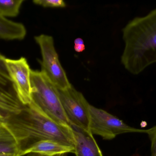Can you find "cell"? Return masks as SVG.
<instances>
[{"instance_id": "obj_14", "label": "cell", "mask_w": 156, "mask_h": 156, "mask_svg": "<svg viewBox=\"0 0 156 156\" xmlns=\"http://www.w3.org/2000/svg\"><path fill=\"white\" fill-rule=\"evenodd\" d=\"M35 4L45 7H65L66 3L63 0H35Z\"/></svg>"}, {"instance_id": "obj_18", "label": "cell", "mask_w": 156, "mask_h": 156, "mask_svg": "<svg viewBox=\"0 0 156 156\" xmlns=\"http://www.w3.org/2000/svg\"><path fill=\"white\" fill-rule=\"evenodd\" d=\"M0 156H18L17 155L11 154H0Z\"/></svg>"}, {"instance_id": "obj_19", "label": "cell", "mask_w": 156, "mask_h": 156, "mask_svg": "<svg viewBox=\"0 0 156 156\" xmlns=\"http://www.w3.org/2000/svg\"><path fill=\"white\" fill-rule=\"evenodd\" d=\"M26 156H44L38 154H29L27 155Z\"/></svg>"}, {"instance_id": "obj_5", "label": "cell", "mask_w": 156, "mask_h": 156, "mask_svg": "<svg viewBox=\"0 0 156 156\" xmlns=\"http://www.w3.org/2000/svg\"><path fill=\"white\" fill-rule=\"evenodd\" d=\"M89 132L100 136L104 140H111L117 135L128 133H144L146 130L131 127L114 115L90 104Z\"/></svg>"}, {"instance_id": "obj_11", "label": "cell", "mask_w": 156, "mask_h": 156, "mask_svg": "<svg viewBox=\"0 0 156 156\" xmlns=\"http://www.w3.org/2000/svg\"><path fill=\"white\" fill-rule=\"evenodd\" d=\"M26 33L23 24L0 16V38L5 40H22Z\"/></svg>"}, {"instance_id": "obj_17", "label": "cell", "mask_w": 156, "mask_h": 156, "mask_svg": "<svg viewBox=\"0 0 156 156\" xmlns=\"http://www.w3.org/2000/svg\"><path fill=\"white\" fill-rule=\"evenodd\" d=\"M5 115L3 114L0 111V123H2L3 122L4 120Z\"/></svg>"}, {"instance_id": "obj_7", "label": "cell", "mask_w": 156, "mask_h": 156, "mask_svg": "<svg viewBox=\"0 0 156 156\" xmlns=\"http://www.w3.org/2000/svg\"><path fill=\"white\" fill-rule=\"evenodd\" d=\"M5 62L17 99L23 106L29 105L32 100V70L27 60L24 57L5 58Z\"/></svg>"}, {"instance_id": "obj_4", "label": "cell", "mask_w": 156, "mask_h": 156, "mask_svg": "<svg viewBox=\"0 0 156 156\" xmlns=\"http://www.w3.org/2000/svg\"><path fill=\"white\" fill-rule=\"evenodd\" d=\"M35 40L39 45L42 55V60L40 61L41 71L58 89L70 88L72 85L59 61L53 38L48 35L41 34L35 37Z\"/></svg>"}, {"instance_id": "obj_16", "label": "cell", "mask_w": 156, "mask_h": 156, "mask_svg": "<svg viewBox=\"0 0 156 156\" xmlns=\"http://www.w3.org/2000/svg\"><path fill=\"white\" fill-rule=\"evenodd\" d=\"M74 49L76 52L80 53L85 50V45L83 40L82 38H76L74 41Z\"/></svg>"}, {"instance_id": "obj_2", "label": "cell", "mask_w": 156, "mask_h": 156, "mask_svg": "<svg viewBox=\"0 0 156 156\" xmlns=\"http://www.w3.org/2000/svg\"><path fill=\"white\" fill-rule=\"evenodd\" d=\"M122 37L121 62L127 71L138 75L156 63V8L130 21L122 29Z\"/></svg>"}, {"instance_id": "obj_13", "label": "cell", "mask_w": 156, "mask_h": 156, "mask_svg": "<svg viewBox=\"0 0 156 156\" xmlns=\"http://www.w3.org/2000/svg\"><path fill=\"white\" fill-rule=\"evenodd\" d=\"M23 2V0H0V16L5 18L17 16Z\"/></svg>"}, {"instance_id": "obj_20", "label": "cell", "mask_w": 156, "mask_h": 156, "mask_svg": "<svg viewBox=\"0 0 156 156\" xmlns=\"http://www.w3.org/2000/svg\"><path fill=\"white\" fill-rule=\"evenodd\" d=\"M56 156H68L67 154H62L58 155Z\"/></svg>"}, {"instance_id": "obj_12", "label": "cell", "mask_w": 156, "mask_h": 156, "mask_svg": "<svg viewBox=\"0 0 156 156\" xmlns=\"http://www.w3.org/2000/svg\"><path fill=\"white\" fill-rule=\"evenodd\" d=\"M14 154L20 156L14 137L3 123H0V154Z\"/></svg>"}, {"instance_id": "obj_1", "label": "cell", "mask_w": 156, "mask_h": 156, "mask_svg": "<svg viewBox=\"0 0 156 156\" xmlns=\"http://www.w3.org/2000/svg\"><path fill=\"white\" fill-rule=\"evenodd\" d=\"M3 123L14 137L20 156L25 155L29 148L44 140L75 146L70 126L55 122L29 105L24 106L16 113L5 115Z\"/></svg>"}, {"instance_id": "obj_8", "label": "cell", "mask_w": 156, "mask_h": 156, "mask_svg": "<svg viewBox=\"0 0 156 156\" xmlns=\"http://www.w3.org/2000/svg\"><path fill=\"white\" fill-rule=\"evenodd\" d=\"M5 58L0 53V111L5 116L18 112L24 106L14 89L5 65Z\"/></svg>"}, {"instance_id": "obj_3", "label": "cell", "mask_w": 156, "mask_h": 156, "mask_svg": "<svg viewBox=\"0 0 156 156\" xmlns=\"http://www.w3.org/2000/svg\"><path fill=\"white\" fill-rule=\"evenodd\" d=\"M32 92L29 106L59 124L70 126L58 89L42 71L31 70Z\"/></svg>"}, {"instance_id": "obj_9", "label": "cell", "mask_w": 156, "mask_h": 156, "mask_svg": "<svg viewBox=\"0 0 156 156\" xmlns=\"http://www.w3.org/2000/svg\"><path fill=\"white\" fill-rule=\"evenodd\" d=\"M75 142L76 156H103L93 135L89 132L70 125Z\"/></svg>"}, {"instance_id": "obj_15", "label": "cell", "mask_w": 156, "mask_h": 156, "mask_svg": "<svg viewBox=\"0 0 156 156\" xmlns=\"http://www.w3.org/2000/svg\"><path fill=\"white\" fill-rule=\"evenodd\" d=\"M146 133L148 135L151 141V156H156V125L146 130Z\"/></svg>"}, {"instance_id": "obj_6", "label": "cell", "mask_w": 156, "mask_h": 156, "mask_svg": "<svg viewBox=\"0 0 156 156\" xmlns=\"http://www.w3.org/2000/svg\"><path fill=\"white\" fill-rule=\"evenodd\" d=\"M58 91L70 125L89 132L90 104L82 93L73 86L66 89H58Z\"/></svg>"}, {"instance_id": "obj_10", "label": "cell", "mask_w": 156, "mask_h": 156, "mask_svg": "<svg viewBox=\"0 0 156 156\" xmlns=\"http://www.w3.org/2000/svg\"><path fill=\"white\" fill-rule=\"evenodd\" d=\"M75 147L66 145L52 140H44L37 143L29 148L25 155L36 154L44 156H56L68 153L75 154Z\"/></svg>"}]
</instances>
